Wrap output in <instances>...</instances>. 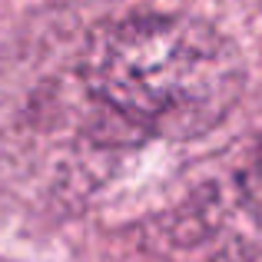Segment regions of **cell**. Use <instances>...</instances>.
<instances>
[{
    "instance_id": "1",
    "label": "cell",
    "mask_w": 262,
    "mask_h": 262,
    "mask_svg": "<svg viewBox=\"0 0 262 262\" xmlns=\"http://www.w3.org/2000/svg\"><path fill=\"white\" fill-rule=\"evenodd\" d=\"M83 73L116 116L160 140L209 133L246 90L236 43L206 20L179 13H140L96 30Z\"/></svg>"
},
{
    "instance_id": "2",
    "label": "cell",
    "mask_w": 262,
    "mask_h": 262,
    "mask_svg": "<svg viewBox=\"0 0 262 262\" xmlns=\"http://www.w3.org/2000/svg\"><path fill=\"white\" fill-rule=\"evenodd\" d=\"M239 196H243L252 223L262 229V129L256 143L249 146V153H246L243 169H239Z\"/></svg>"
}]
</instances>
